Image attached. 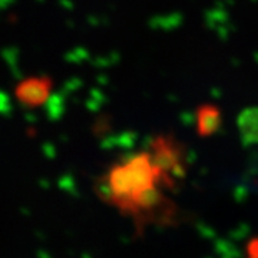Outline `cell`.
<instances>
[{"label": "cell", "instance_id": "cell-1", "mask_svg": "<svg viewBox=\"0 0 258 258\" xmlns=\"http://www.w3.org/2000/svg\"><path fill=\"white\" fill-rule=\"evenodd\" d=\"M175 181L164 174L148 151L132 154L112 164L98 179L96 192L103 203L131 217L137 224L157 220L168 211L164 189Z\"/></svg>", "mask_w": 258, "mask_h": 258}, {"label": "cell", "instance_id": "cell-2", "mask_svg": "<svg viewBox=\"0 0 258 258\" xmlns=\"http://www.w3.org/2000/svg\"><path fill=\"white\" fill-rule=\"evenodd\" d=\"M148 154L152 162L172 181L185 172V149L171 135H158L149 144Z\"/></svg>", "mask_w": 258, "mask_h": 258}, {"label": "cell", "instance_id": "cell-3", "mask_svg": "<svg viewBox=\"0 0 258 258\" xmlns=\"http://www.w3.org/2000/svg\"><path fill=\"white\" fill-rule=\"evenodd\" d=\"M53 91V81L49 76H29L15 86V98L29 109L43 106Z\"/></svg>", "mask_w": 258, "mask_h": 258}, {"label": "cell", "instance_id": "cell-4", "mask_svg": "<svg viewBox=\"0 0 258 258\" xmlns=\"http://www.w3.org/2000/svg\"><path fill=\"white\" fill-rule=\"evenodd\" d=\"M197 132L200 137H211L222 125L221 111L214 105H201L197 111Z\"/></svg>", "mask_w": 258, "mask_h": 258}, {"label": "cell", "instance_id": "cell-5", "mask_svg": "<svg viewBox=\"0 0 258 258\" xmlns=\"http://www.w3.org/2000/svg\"><path fill=\"white\" fill-rule=\"evenodd\" d=\"M240 131L247 144L258 142V109H247L240 116Z\"/></svg>", "mask_w": 258, "mask_h": 258}]
</instances>
